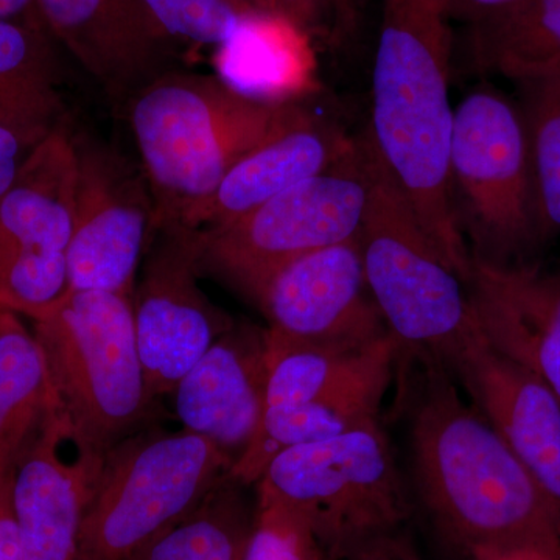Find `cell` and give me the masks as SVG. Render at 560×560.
Instances as JSON below:
<instances>
[{"mask_svg": "<svg viewBox=\"0 0 560 560\" xmlns=\"http://www.w3.org/2000/svg\"><path fill=\"white\" fill-rule=\"evenodd\" d=\"M523 0H448L453 21L475 25L503 13Z\"/></svg>", "mask_w": 560, "mask_h": 560, "instance_id": "obj_33", "label": "cell"}, {"mask_svg": "<svg viewBox=\"0 0 560 560\" xmlns=\"http://www.w3.org/2000/svg\"><path fill=\"white\" fill-rule=\"evenodd\" d=\"M0 20H9V18H7L5 10H3L2 2H0Z\"/></svg>", "mask_w": 560, "mask_h": 560, "instance_id": "obj_38", "label": "cell"}, {"mask_svg": "<svg viewBox=\"0 0 560 560\" xmlns=\"http://www.w3.org/2000/svg\"><path fill=\"white\" fill-rule=\"evenodd\" d=\"M132 294L136 341L154 400L171 396L210 346L235 326L198 285L200 231L153 232Z\"/></svg>", "mask_w": 560, "mask_h": 560, "instance_id": "obj_12", "label": "cell"}, {"mask_svg": "<svg viewBox=\"0 0 560 560\" xmlns=\"http://www.w3.org/2000/svg\"><path fill=\"white\" fill-rule=\"evenodd\" d=\"M388 551L390 560H422L408 540L400 539L397 533L388 537Z\"/></svg>", "mask_w": 560, "mask_h": 560, "instance_id": "obj_36", "label": "cell"}, {"mask_svg": "<svg viewBox=\"0 0 560 560\" xmlns=\"http://www.w3.org/2000/svg\"><path fill=\"white\" fill-rule=\"evenodd\" d=\"M370 198L357 241L364 278L400 348L430 353L451 370L480 331L469 289L442 257L364 132Z\"/></svg>", "mask_w": 560, "mask_h": 560, "instance_id": "obj_5", "label": "cell"}, {"mask_svg": "<svg viewBox=\"0 0 560 560\" xmlns=\"http://www.w3.org/2000/svg\"><path fill=\"white\" fill-rule=\"evenodd\" d=\"M471 560H560V550L528 545V547L481 552V555L474 556Z\"/></svg>", "mask_w": 560, "mask_h": 560, "instance_id": "obj_34", "label": "cell"}, {"mask_svg": "<svg viewBox=\"0 0 560 560\" xmlns=\"http://www.w3.org/2000/svg\"><path fill=\"white\" fill-rule=\"evenodd\" d=\"M77 150L68 120L31 150L0 202V307L36 319L69 293Z\"/></svg>", "mask_w": 560, "mask_h": 560, "instance_id": "obj_10", "label": "cell"}, {"mask_svg": "<svg viewBox=\"0 0 560 560\" xmlns=\"http://www.w3.org/2000/svg\"><path fill=\"white\" fill-rule=\"evenodd\" d=\"M370 198L364 135L327 171L302 180L224 226L200 231L201 272L250 301L289 261L359 235Z\"/></svg>", "mask_w": 560, "mask_h": 560, "instance_id": "obj_8", "label": "cell"}, {"mask_svg": "<svg viewBox=\"0 0 560 560\" xmlns=\"http://www.w3.org/2000/svg\"><path fill=\"white\" fill-rule=\"evenodd\" d=\"M477 72L525 83L560 73V0H523L469 27Z\"/></svg>", "mask_w": 560, "mask_h": 560, "instance_id": "obj_22", "label": "cell"}, {"mask_svg": "<svg viewBox=\"0 0 560 560\" xmlns=\"http://www.w3.org/2000/svg\"><path fill=\"white\" fill-rule=\"evenodd\" d=\"M267 327L235 324L175 386L173 410L184 430L206 438L234 464L267 410Z\"/></svg>", "mask_w": 560, "mask_h": 560, "instance_id": "obj_16", "label": "cell"}, {"mask_svg": "<svg viewBox=\"0 0 560 560\" xmlns=\"http://www.w3.org/2000/svg\"><path fill=\"white\" fill-rule=\"evenodd\" d=\"M405 382L412 477L442 533L474 556L504 548L560 550V521L529 471L480 410L460 399L452 371L430 353Z\"/></svg>", "mask_w": 560, "mask_h": 560, "instance_id": "obj_1", "label": "cell"}, {"mask_svg": "<svg viewBox=\"0 0 560 560\" xmlns=\"http://www.w3.org/2000/svg\"><path fill=\"white\" fill-rule=\"evenodd\" d=\"M256 304L268 334L283 341L366 348L390 334L364 278L357 237L283 265Z\"/></svg>", "mask_w": 560, "mask_h": 560, "instance_id": "obj_14", "label": "cell"}, {"mask_svg": "<svg viewBox=\"0 0 560 560\" xmlns=\"http://www.w3.org/2000/svg\"><path fill=\"white\" fill-rule=\"evenodd\" d=\"M243 560H327L300 515L257 493L256 515Z\"/></svg>", "mask_w": 560, "mask_h": 560, "instance_id": "obj_29", "label": "cell"}, {"mask_svg": "<svg viewBox=\"0 0 560 560\" xmlns=\"http://www.w3.org/2000/svg\"><path fill=\"white\" fill-rule=\"evenodd\" d=\"M55 400L73 429L108 453L158 418L136 341L132 296L69 291L33 319Z\"/></svg>", "mask_w": 560, "mask_h": 560, "instance_id": "obj_4", "label": "cell"}, {"mask_svg": "<svg viewBox=\"0 0 560 560\" xmlns=\"http://www.w3.org/2000/svg\"><path fill=\"white\" fill-rule=\"evenodd\" d=\"M399 355L385 357L316 399L267 408L249 447L232 466V480L253 488L280 453L378 422Z\"/></svg>", "mask_w": 560, "mask_h": 560, "instance_id": "obj_19", "label": "cell"}, {"mask_svg": "<svg viewBox=\"0 0 560 560\" xmlns=\"http://www.w3.org/2000/svg\"><path fill=\"white\" fill-rule=\"evenodd\" d=\"M234 460L190 431L147 429L105 456L77 560H131L212 492Z\"/></svg>", "mask_w": 560, "mask_h": 560, "instance_id": "obj_7", "label": "cell"}, {"mask_svg": "<svg viewBox=\"0 0 560 560\" xmlns=\"http://www.w3.org/2000/svg\"><path fill=\"white\" fill-rule=\"evenodd\" d=\"M256 490L300 515L327 560L396 534L411 511L381 420L280 453Z\"/></svg>", "mask_w": 560, "mask_h": 560, "instance_id": "obj_6", "label": "cell"}, {"mask_svg": "<svg viewBox=\"0 0 560 560\" xmlns=\"http://www.w3.org/2000/svg\"><path fill=\"white\" fill-rule=\"evenodd\" d=\"M451 179L467 208L471 256L508 265L540 241L525 120L499 92L475 91L456 106Z\"/></svg>", "mask_w": 560, "mask_h": 560, "instance_id": "obj_9", "label": "cell"}, {"mask_svg": "<svg viewBox=\"0 0 560 560\" xmlns=\"http://www.w3.org/2000/svg\"><path fill=\"white\" fill-rule=\"evenodd\" d=\"M448 0H381L366 132L431 242L464 282L471 250L452 202Z\"/></svg>", "mask_w": 560, "mask_h": 560, "instance_id": "obj_2", "label": "cell"}, {"mask_svg": "<svg viewBox=\"0 0 560 560\" xmlns=\"http://www.w3.org/2000/svg\"><path fill=\"white\" fill-rule=\"evenodd\" d=\"M540 237L560 232V73L521 83Z\"/></svg>", "mask_w": 560, "mask_h": 560, "instance_id": "obj_27", "label": "cell"}, {"mask_svg": "<svg viewBox=\"0 0 560 560\" xmlns=\"http://www.w3.org/2000/svg\"><path fill=\"white\" fill-rule=\"evenodd\" d=\"M31 150V147L25 145L16 135L0 128V202L13 186L22 162Z\"/></svg>", "mask_w": 560, "mask_h": 560, "instance_id": "obj_32", "label": "cell"}, {"mask_svg": "<svg viewBox=\"0 0 560 560\" xmlns=\"http://www.w3.org/2000/svg\"><path fill=\"white\" fill-rule=\"evenodd\" d=\"M154 201V231H198L201 213L250 151L315 119L300 103L235 90L219 75L168 70L128 102Z\"/></svg>", "mask_w": 560, "mask_h": 560, "instance_id": "obj_3", "label": "cell"}, {"mask_svg": "<svg viewBox=\"0 0 560 560\" xmlns=\"http://www.w3.org/2000/svg\"><path fill=\"white\" fill-rule=\"evenodd\" d=\"M245 489L228 475L200 506L131 560H243L256 515Z\"/></svg>", "mask_w": 560, "mask_h": 560, "instance_id": "obj_25", "label": "cell"}, {"mask_svg": "<svg viewBox=\"0 0 560 560\" xmlns=\"http://www.w3.org/2000/svg\"><path fill=\"white\" fill-rule=\"evenodd\" d=\"M51 38L97 81L109 101L127 103L168 72L173 43L142 0H36Z\"/></svg>", "mask_w": 560, "mask_h": 560, "instance_id": "obj_17", "label": "cell"}, {"mask_svg": "<svg viewBox=\"0 0 560 560\" xmlns=\"http://www.w3.org/2000/svg\"><path fill=\"white\" fill-rule=\"evenodd\" d=\"M150 16L172 40L220 47L242 21L256 13L245 0H142ZM264 13V11H261Z\"/></svg>", "mask_w": 560, "mask_h": 560, "instance_id": "obj_28", "label": "cell"}, {"mask_svg": "<svg viewBox=\"0 0 560 560\" xmlns=\"http://www.w3.org/2000/svg\"><path fill=\"white\" fill-rule=\"evenodd\" d=\"M75 224L68 249L69 291L132 296L154 232V201L142 167L108 143L73 132Z\"/></svg>", "mask_w": 560, "mask_h": 560, "instance_id": "obj_11", "label": "cell"}, {"mask_svg": "<svg viewBox=\"0 0 560 560\" xmlns=\"http://www.w3.org/2000/svg\"><path fill=\"white\" fill-rule=\"evenodd\" d=\"M18 453L20 452L0 455V560H27L13 501Z\"/></svg>", "mask_w": 560, "mask_h": 560, "instance_id": "obj_30", "label": "cell"}, {"mask_svg": "<svg viewBox=\"0 0 560 560\" xmlns=\"http://www.w3.org/2000/svg\"><path fill=\"white\" fill-rule=\"evenodd\" d=\"M352 140L315 117L250 151L221 180L202 210L198 231L230 224L290 187L327 171L348 153Z\"/></svg>", "mask_w": 560, "mask_h": 560, "instance_id": "obj_20", "label": "cell"}, {"mask_svg": "<svg viewBox=\"0 0 560 560\" xmlns=\"http://www.w3.org/2000/svg\"><path fill=\"white\" fill-rule=\"evenodd\" d=\"M478 410L529 471L560 521V400L521 364L486 341L481 330L451 364Z\"/></svg>", "mask_w": 560, "mask_h": 560, "instance_id": "obj_15", "label": "cell"}, {"mask_svg": "<svg viewBox=\"0 0 560 560\" xmlns=\"http://www.w3.org/2000/svg\"><path fill=\"white\" fill-rule=\"evenodd\" d=\"M312 35L278 14L250 13L226 43L217 47L213 65L221 80L235 90L254 94V88L278 91L301 83L312 68Z\"/></svg>", "mask_w": 560, "mask_h": 560, "instance_id": "obj_23", "label": "cell"}, {"mask_svg": "<svg viewBox=\"0 0 560 560\" xmlns=\"http://www.w3.org/2000/svg\"><path fill=\"white\" fill-rule=\"evenodd\" d=\"M54 40L44 25L0 20V128L31 149L68 120Z\"/></svg>", "mask_w": 560, "mask_h": 560, "instance_id": "obj_21", "label": "cell"}, {"mask_svg": "<svg viewBox=\"0 0 560 560\" xmlns=\"http://www.w3.org/2000/svg\"><path fill=\"white\" fill-rule=\"evenodd\" d=\"M54 400L35 335L0 307V455L21 451Z\"/></svg>", "mask_w": 560, "mask_h": 560, "instance_id": "obj_26", "label": "cell"}, {"mask_svg": "<svg viewBox=\"0 0 560 560\" xmlns=\"http://www.w3.org/2000/svg\"><path fill=\"white\" fill-rule=\"evenodd\" d=\"M264 13L278 14L313 35L320 31L331 10L329 0H245Z\"/></svg>", "mask_w": 560, "mask_h": 560, "instance_id": "obj_31", "label": "cell"}, {"mask_svg": "<svg viewBox=\"0 0 560 560\" xmlns=\"http://www.w3.org/2000/svg\"><path fill=\"white\" fill-rule=\"evenodd\" d=\"M393 536V534H390ZM388 537L372 540L370 544L363 545L359 550L342 560H390L388 551Z\"/></svg>", "mask_w": 560, "mask_h": 560, "instance_id": "obj_35", "label": "cell"}, {"mask_svg": "<svg viewBox=\"0 0 560 560\" xmlns=\"http://www.w3.org/2000/svg\"><path fill=\"white\" fill-rule=\"evenodd\" d=\"M331 10L337 18H340L345 24H348L353 16V0H329Z\"/></svg>", "mask_w": 560, "mask_h": 560, "instance_id": "obj_37", "label": "cell"}, {"mask_svg": "<svg viewBox=\"0 0 560 560\" xmlns=\"http://www.w3.org/2000/svg\"><path fill=\"white\" fill-rule=\"evenodd\" d=\"M267 341V408L324 396L400 350L393 334L366 348L301 345L271 337L268 330Z\"/></svg>", "mask_w": 560, "mask_h": 560, "instance_id": "obj_24", "label": "cell"}, {"mask_svg": "<svg viewBox=\"0 0 560 560\" xmlns=\"http://www.w3.org/2000/svg\"><path fill=\"white\" fill-rule=\"evenodd\" d=\"M467 289L486 341L560 400V272L471 256Z\"/></svg>", "mask_w": 560, "mask_h": 560, "instance_id": "obj_18", "label": "cell"}, {"mask_svg": "<svg viewBox=\"0 0 560 560\" xmlns=\"http://www.w3.org/2000/svg\"><path fill=\"white\" fill-rule=\"evenodd\" d=\"M105 452L73 429L51 401L14 466L13 501L27 560H77L81 529Z\"/></svg>", "mask_w": 560, "mask_h": 560, "instance_id": "obj_13", "label": "cell"}]
</instances>
